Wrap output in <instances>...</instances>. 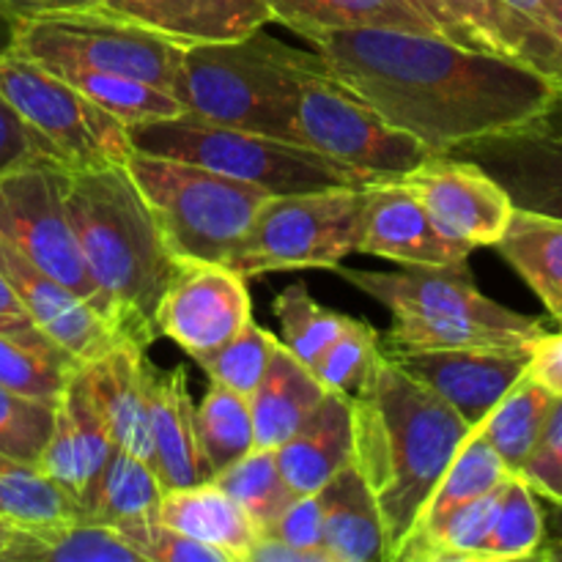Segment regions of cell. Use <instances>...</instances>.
Wrapping results in <instances>:
<instances>
[{
	"label": "cell",
	"mask_w": 562,
	"mask_h": 562,
	"mask_svg": "<svg viewBox=\"0 0 562 562\" xmlns=\"http://www.w3.org/2000/svg\"><path fill=\"white\" fill-rule=\"evenodd\" d=\"M64 190L66 168L58 162L27 165L0 176V236L119 329L71 234Z\"/></svg>",
	"instance_id": "12"
},
{
	"label": "cell",
	"mask_w": 562,
	"mask_h": 562,
	"mask_svg": "<svg viewBox=\"0 0 562 562\" xmlns=\"http://www.w3.org/2000/svg\"><path fill=\"white\" fill-rule=\"evenodd\" d=\"M536 560H562V536L554 538V541H547V538H543Z\"/></svg>",
	"instance_id": "55"
},
{
	"label": "cell",
	"mask_w": 562,
	"mask_h": 562,
	"mask_svg": "<svg viewBox=\"0 0 562 562\" xmlns=\"http://www.w3.org/2000/svg\"><path fill=\"white\" fill-rule=\"evenodd\" d=\"M439 36L516 60L562 88V53L549 31L516 14L503 0H409Z\"/></svg>",
	"instance_id": "17"
},
{
	"label": "cell",
	"mask_w": 562,
	"mask_h": 562,
	"mask_svg": "<svg viewBox=\"0 0 562 562\" xmlns=\"http://www.w3.org/2000/svg\"><path fill=\"white\" fill-rule=\"evenodd\" d=\"M9 44L36 64H82L135 77L173 93L181 66L179 42L102 9L60 11L9 25Z\"/></svg>",
	"instance_id": "9"
},
{
	"label": "cell",
	"mask_w": 562,
	"mask_h": 562,
	"mask_svg": "<svg viewBox=\"0 0 562 562\" xmlns=\"http://www.w3.org/2000/svg\"><path fill=\"white\" fill-rule=\"evenodd\" d=\"M3 47H5V44H3ZM3 47H0V49H3Z\"/></svg>",
	"instance_id": "56"
},
{
	"label": "cell",
	"mask_w": 562,
	"mask_h": 562,
	"mask_svg": "<svg viewBox=\"0 0 562 562\" xmlns=\"http://www.w3.org/2000/svg\"><path fill=\"white\" fill-rule=\"evenodd\" d=\"M113 437L93 406L86 384L80 382V373H75L55 406L53 434H49L36 467L58 486H64L82 508V497L102 472L104 461L113 456Z\"/></svg>",
	"instance_id": "23"
},
{
	"label": "cell",
	"mask_w": 562,
	"mask_h": 562,
	"mask_svg": "<svg viewBox=\"0 0 562 562\" xmlns=\"http://www.w3.org/2000/svg\"><path fill=\"white\" fill-rule=\"evenodd\" d=\"M44 69L64 77L77 91L86 93L91 102H97L99 108L108 110L110 115H115L126 126L143 124V121L176 119V115L184 113V108H181L173 93L135 80V77L110 75V71H99L82 64H49Z\"/></svg>",
	"instance_id": "36"
},
{
	"label": "cell",
	"mask_w": 562,
	"mask_h": 562,
	"mask_svg": "<svg viewBox=\"0 0 562 562\" xmlns=\"http://www.w3.org/2000/svg\"><path fill=\"white\" fill-rule=\"evenodd\" d=\"M0 93L64 168L126 165L135 151L126 124L11 44L0 49Z\"/></svg>",
	"instance_id": "10"
},
{
	"label": "cell",
	"mask_w": 562,
	"mask_h": 562,
	"mask_svg": "<svg viewBox=\"0 0 562 562\" xmlns=\"http://www.w3.org/2000/svg\"><path fill=\"white\" fill-rule=\"evenodd\" d=\"M322 549L333 562H384L382 510L355 464L322 488Z\"/></svg>",
	"instance_id": "27"
},
{
	"label": "cell",
	"mask_w": 562,
	"mask_h": 562,
	"mask_svg": "<svg viewBox=\"0 0 562 562\" xmlns=\"http://www.w3.org/2000/svg\"><path fill=\"white\" fill-rule=\"evenodd\" d=\"M195 417L198 442L212 477L256 448L250 404L245 395L212 382L201 404L195 406Z\"/></svg>",
	"instance_id": "37"
},
{
	"label": "cell",
	"mask_w": 562,
	"mask_h": 562,
	"mask_svg": "<svg viewBox=\"0 0 562 562\" xmlns=\"http://www.w3.org/2000/svg\"><path fill=\"white\" fill-rule=\"evenodd\" d=\"M212 481L245 508V514L250 516L261 536L296 499V494L285 483L283 472H280L274 450L252 448L250 453L241 456L236 464L214 475Z\"/></svg>",
	"instance_id": "38"
},
{
	"label": "cell",
	"mask_w": 562,
	"mask_h": 562,
	"mask_svg": "<svg viewBox=\"0 0 562 562\" xmlns=\"http://www.w3.org/2000/svg\"><path fill=\"white\" fill-rule=\"evenodd\" d=\"M247 278L225 263L179 261L159 296L154 327L198 360L234 338L250 322Z\"/></svg>",
	"instance_id": "14"
},
{
	"label": "cell",
	"mask_w": 562,
	"mask_h": 562,
	"mask_svg": "<svg viewBox=\"0 0 562 562\" xmlns=\"http://www.w3.org/2000/svg\"><path fill=\"white\" fill-rule=\"evenodd\" d=\"M162 494L165 488L151 461L115 448L82 497V514L86 521H99L119 530L132 521L157 516Z\"/></svg>",
	"instance_id": "31"
},
{
	"label": "cell",
	"mask_w": 562,
	"mask_h": 562,
	"mask_svg": "<svg viewBox=\"0 0 562 562\" xmlns=\"http://www.w3.org/2000/svg\"><path fill=\"white\" fill-rule=\"evenodd\" d=\"M516 477H521L538 497H547L562 508V398H554L547 426Z\"/></svg>",
	"instance_id": "45"
},
{
	"label": "cell",
	"mask_w": 562,
	"mask_h": 562,
	"mask_svg": "<svg viewBox=\"0 0 562 562\" xmlns=\"http://www.w3.org/2000/svg\"><path fill=\"white\" fill-rule=\"evenodd\" d=\"M126 130H130L135 151L201 165L258 190H267L269 195L373 184L371 176L357 173L302 143L212 124L190 113H181L176 119L143 121Z\"/></svg>",
	"instance_id": "6"
},
{
	"label": "cell",
	"mask_w": 562,
	"mask_h": 562,
	"mask_svg": "<svg viewBox=\"0 0 562 562\" xmlns=\"http://www.w3.org/2000/svg\"><path fill=\"white\" fill-rule=\"evenodd\" d=\"M351 464L382 510L384 562H395L472 426L382 349L368 379L351 395Z\"/></svg>",
	"instance_id": "2"
},
{
	"label": "cell",
	"mask_w": 562,
	"mask_h": 562,
	"mask_svg": "<svg viewBox=\"0 0 562 562\" xmlns=\"http://www.w3.org/2000/svg\"><path fill=\"white\" fill-rule=\"evenodd\" d=\"M119 532L135 549L140 562H225L223 554L203 547L201 541L184 536V532L173 530L157 516L119 527Z\"/></svg>",
	"instance_id": "44"
},
{
	"label": "cell",
	"mask_w": 562,
	"mask_h": 562,
	"mask_svg": "<svg viewBox=\"0 0 562 562\" xmlns=\"http://www.w3.org/2000/svg\"><path fill=\"white\" fill-rule=\"evenodd\" d=\"M357 252L404 267H450L464 263L472 247L448 239L404 181L384 179L366 187V217Z\"/></svg>",
	"instance_id": "18"
},
{
	"label": "cell",
	"mask_w": 562,
	"mask_h": 562,
	"mask_svg": "<svg viewBox=\"0 0 562 562\" xmlns=\"http://www.w3.org/2000/svg\"><path fill=\"white\" fill-rule=\"evenodd\" d=\"M554 395L543 390L536 379L525 376L503 395L497 406L477 423V431L486 437L494 453L503 459L510 475L521 470L530 450L536 448L538 437H541L547 417L552 412Z\"/></svg>",
	"instance_id": "35"
},
{
	"label": "cell",
	"mask_w": 562,
	"mask_h": 562,
	"mask_svg": "<svg viewBox=\"0 0 562 562\" xmlns=\"http://www.w3.org/2000/svg\"><path fill=\"white\" fill-rule=\"evenodd\" d=\"M151 366L154 362L146 360V346L124 338L97 360L82 362L77 371L115 448L130 450L146 461H151V434H148Z\"/></svg>",
	"instance_id": "20"
},
{
	"label": "cell",
	"mask_w": 562,
	"mask_h": 562,
	"mask_svg": "<svg viewBox=\"0 0 562 562\" xmlns=\"http://www.w3.org/2000/svg\"><path fill=\"white\" fill-rule=\"evenodd\" d=\"M0 272L16 291L25 311L31 313L33 324L60 349L69 351L80 366L97 360L126 338L75 291L33 267L3 236H0Z\"/></svg>",
	"instance_id": "19"
},
{
	"label": "cell",
	"mask_w": 562,
	"mask_h": 562,
	"mask_svg": "<svg viewBox=\"0 0 562 562\" xmlns=\"http://www.w3.org/2000/svg\"><path fill=\"white\" fill-rule=\"evenodd\" d=\"M351 395L344 393H327L311 420L280 448H274L280 472L296 497L322 492L338 472L351 467Z\"/></svg>",
	"instance_id": "24"
},
{
	"label": "cell",
	"mask_w": 562,
	"mask_h": 562,
	"mask_svg": "<svg viewBox=\"0 0 562 562\" xmlns=\"http://www.w3.org/2000/svg\"><path fill=\"white\" fill-rule=\"evenodd\" d=\"M80 362L44 333L0 335V384L25 398L58 404Z\"/></svg>",
	"instance_id": "34"
},
{
	"label": "cell",
	"mask_w": 562,
	"mask_h": 562,
	"mask_svg": "<svg viewBox=\"0 0 562 562\" xmlns=\"http://www.w3.org/2000/svg\"><path fill=\"white\" fill-rule=\"evenodd\" d=\"M296 132L302 146L373 181L401 179L431 157L420 140L390 126L371 104L335 80L318 53L302 71Z\"/></svg>",
	"instance_id": "11"
},
{
	"label": "cell",
	"mask_w": 562,
	"mask_h": 562,
	"mask_svg": "<svg viewBox=\"0 0 562 562\" xmlns=\"http://www.w3.org/2000/svg\"><path fill=\"white\" fill-rule=\"evenodd\" d=\"M126 170L179 261L225 263L250 231L267 190L173 157L132 151Z\"/></svg>",
	"instance_id": "7"
},
{
	"label": "cell",
	"mask_w": 562,
	"mask_h": 562,
	"mask_svg": "<svg viewBox=\"0 0 562 562\" xmlns=\"http://www.w3.org/2000/svg\"><path fill=\"white\" fill-rule=\"evenodd\" d=\"M42 162H58V159L0 93V176Z\"/></svg>",
	"instance_id": "46"
},
{
	"label": "cell",
	"mask_w": 562,
	"mask_h": 562,
	"mask_svg": "<svg viewBox=\"0 0 562 562\" xmlns=\"http://www.w3.org/2000/svg\"><path fill=\"white\" fill-rule=\"evenodd\" d=\"M66 214L88 272L126 338L148 349L157 338L154 313L176 274L170 250L151 206L126 165L66 168Z\"/></svg>",
	"instance_id": "3"
},
{
	"label": "cell",
	"mask_w": 562,
	"mask_h": 562,
	"mask_svg": "<svg viewBox=\"0 0 562 562\" xmlns=\"http://www.w3.org/2000/svg\"><path fill=\"white\" fill-rule=\"evenodd\" d=\"M547 530L543 514L536 503V492L521 477L510 475L503 486L492 532L481 552V562L536 560Z\"/></svg>",
	"instance_id": "40"
},
{
	"label": "cell",
	"mask_w": 562,
	"mask_h": 562,
	"mask_svg": "<svg viewBox=\"0 0 562 562\" xmlns=\"http://www.w3.org/2000/svg\"><path fill=\"white\" fill-rule=\"evenodd\" d=\"M263 5L272 22L300 33L307 42L355 27L437 33L409 0H263Z\"/></svg>",
	"instance_id": "28"
},
{
	"label": "cell",
	"mask_w": 562,
	"mask_h": 562,
	"mask_svg": "<svg viewBox=\"0 0 562 562\" xmlns=\"http://www.w3.org/2000/svg\"><path fill=\"white\" fill-rule=\"evenodd\" d=\"M148 434L151 467L165 492L212 481L198 442L195 404L187 382V368L148 373Z\"/></svg>",
	"instance_id": "21"
},
{
	"label": "cell",
	"mask_w": 562,
	"mask_h": 562,
	"mask_svg": "<svg viewBox=\"0 0 562 562\" xmlns=\"http://www.w3.org/2000/svg\"><path fill=\"white\" fill-rule=\"evenodd\" d=\"M99 9L179 42H231L272 22L263 0H99Z\"/></svg>",
	"instance_id": "22"
},
{
	"label": "cell",
	"mask_w": 562,
	"mask_h": 562,
	"mask_svg": "<svg viewBox=\"0 0 562 562\" xmlns=\"http://www.w3.org/2000/svg\"><path fill=\"white\" fill-rule=\"evenodd\" d=\"M274 316L283 327L280 344L313 371L324 351L346 329L351 316L318 305L305 283H291L274 296Z\"/></svg>",
	"instance_id": "39"
},
{
	"label": "cell",
	"mask_w": 562,
	"mask_h": 562,
	"mask_svg": "<svg viewBox=\"0 0 562 562\" xmlns=\"http://www.w3.org/2000/svg\"><path fill=\"white\" fill-rule=\"evenodd\" d=\"M3 562H140L115 527L99 521L16 530Z\"/></svg>",
	"instance_id": "32"
},
{
	"label": "cell",
	"mask_w": 562,
	"mask_h": 562,
	"mask_svg": "<svg viewBox=\"0 0 562 562\" xmlns=\"http://www.w3.org/2000/svg\"><path fill=\"white\" fill-rule=\"evenodd\" d=\"M338 278L393 313L384 344L398 351L467 349V346H530L547 329L488 300L472 283L470 267H406L401 272L335 267Z\"/></svg>",
	"instance_id": "5"
},
{
	"label": "cell",
	"mask_w": 562,
	"mask_h": 562,
	"mask_svg": "<svg viewBox=\"0 0 562 562\" xmlns=\"http://www.w3.org/2000/svg\"><path fill=\"white\" fill-rule=\"evenodd\" d=\"M16 530H20V527L11 525V521H5V519H0V562H3L5 552H9V547L14 543Z\"/></svg>",
	"instance_id": "54"
},
{
	"label": "cell",
	"mask_w": 562,
	"mask_h": 562,
	"mask_svg": "<svg viewBox=\"0 0 562 562\" xmlns=\"http://www.w3.org/2000/svg\"><path fill=\"white\" fill-rule=\"evenodd\" d=\"M530 349L532 344L423 351L384 349V355L417 382L434 390L445 404L453 406L475 428L525 376L530 368Z\"/></svg>",
	"instance_id": "16"
},
{
	"label": "cell",
	"mask_w": 562,
	"mask_h": 562,
	"mask_svg": "<svg viewBox=\"0 0 562 562\" xmlns=\"http://www.w3.org/2000/svg\"><path fill=\"white\" fill-rule=\"evenodd\" d=\"M86 9H99V0H0V20L11 25V22L31 20V16Z\"/></svg>",
	"instance_id": "49"
},
{
	"label": "cell",
	"mask_w": 562,
	"mask_h": 562,
	"mask_svg": "<svg viewBox=\"0 0 562 562\" xmlns=\"http://www.w3.org/2000/svg\"><path fill=\"white\" fill-rule=\"evenodd\" d=\"M278 344L280 340L269 329L258 327L250 318L234 338L225 340L212 355L198 357L195 362L214 384H223V387L250 398L252 390L261 384Z\"/></svg>",
	"instance_id": "41"
},
{
	"label": "cell",
	"mask_w": 562,
	"mask_h": 562,
	"mask_svg": "<svg viewBox=\"0 0 562 562\" xmlns=\"http://www.w3.org/2000/svg\"><path fill=\"white\" fill-rule=\"evenodd\" d=\"M379 351H382V338H379L376 329L371 324L351 318L344 333L324 351L322 360L313 366V373L329 393L355 395L371 373Z\"/></svg>",
	"instance_id": "42"
},
{
	"label": "cell",
	"mask_w": 562,
	"mask_h": 562,
	"mask_svg": "<svg viewBox=\"0 0 562 562\" xmlns=\"http://www.w3.org/2000/svg\"><path fill=\"white\" fill-rule=\"evenodd\" d=\"M42 329L33 324L31 313L20 302L16 291L0 272V335H36Z\"/></svg>",
	"instance_id": "50"
},
{
	"label": "cell",
	"mask_w": 562,
	"mask_h": 562,
	"mask_svg": "<svg viewBox=\"0 0 562 562\" xmlns=\"http://www.w3.org/2000/svg\"><path fill=\"white\" fill-rule=\"evenodd\" d=\"M247 562H329V558L322 549H296L278 538L261 536L250 549Z\"/></svg>",
	"instance_id": "51"
},
{
	"label": "cell",
	"mask_w": 562,
	"mask_h": 562,
	"mask_svg": "<svg viewBox=\"0 0 562 562\" xmlns=\"http://www.w3.org/2000/svg\"><path fill=\"white\" fill-rule=\"evenodd\" d=\"M503 3L547 31V25H543V0H503Z\"/></svg>",
	"instance_id": "53"
},
{
	"label": "cell",
	"mask_w": 562,
	"mask_h": 562,
	"mask_svg": "<svg viewBox=\"0 0 562 562\" xmlns=\"http://www.w3.org/2000/svg\"><path fill=\"white\" fill-rule=\"evenodd\" d=\"M366 187L267 198L228 267L241 278L340 267L360 245Z\"/></svg>",
	"instance_id": "8"
},
{
	"label": "cell",
	"mask_w": 562,
	"mask_h": 562,
	"mask_svg": "<svg viewBox=\"0 0 562 562\" xmlns=\"http://www.w3.org/2000/svg\"><path fill=\"white\" fill-rule=\"evenodd\" d=\"M494 247L562 327V217L514 206Z\"/></svg>",
	"instance_id": "30"
},
{
	"label": "cell",
	"mask_w": 562,
	"mask_h": 562,
	"mask_svg": "<svg viewBox=\"0 0 562 562\" xmlns=\"http://www.w3.org/2000/svg\"><path fill=\"white\" fill-rule=\"evenodd\" d=\"M55 406L25 398L0 384V453L38 464L55 426Z\"/></svg>",
	"instance_id": "43"
},
{
	"label": "cell",
	"mask_w": 562,
	"mask_h": 562,
	"mask_svg": "<svg viewBox=\"0 0 562 562\" xmlns=\"http://www.w3.org/2000/svg\"><path fill=\"white\" fill-rule=\"evenodd\" d=\"M543 25L552 33L562 53V0H543Z\"/></svg>",
	"instance_id": "52"
},
{
	"label": "cell",
	"mask_w": 562,
	"mask_h": 562,
	"mask_svg": "<svg viewBox=\"0 0 562 562\" xmlns=\"http://www.w3.org/2000/svg\"><path fill=\"white\" fill-rule=\"evenodd\" d=\"M453 154L494 176L514 206L562 217V88H554L552 99L525 124Z\"/></svg>",
	"instance_id": "13"
},
{
	"label": "cell",
	"mask_w": 562,
	"mask_h": 562,
	"mask_svg": "<svg viewBox=\"0 0 562 562\" xmlns=\"http://www.w3.org/2000/svg\"><path fill=\"white\" fill-rule=\"evenodd\" d=\"M322 525H324V503H322V494L316 492V494H305V497H296L294 503H291L289 508L272 521V527H269L263 536L278 538V541L291 543V547L296 549H322Z\"/></svg>",
	"instance_id": "47"
},
{
	"label": "cell",
	"mask_w": 562,
	"mask_h": 562,
	"mask_svg": "<svg viewBox=\"0 0 562 562\" xmlns=\"http://www.w3.org/2000/svg\"><path fill=\"white\" fill-rule=\"evenodd\" d=\"M327 393L329 390L318 382L316 373L278 344L261 384L247 398L256 448L274 450L294 437L322 406Z\"/></svg>",
	"instance_id": "26"
},
{
	"label": "cell",
	"mask_w": 562,
	"mask_h": 562,
	"mask_svg": "<svg viewBox=\"0 0 562 562\" xmlns=\"http://www.w3.org/2000/svg\"><path fill=\"white\" fill-rule=\"evenodd\" d=\"M313 47L335 80L431 154L525 124L558 88L516 60L437 33L355 27L313 38Z\"/></svg>",
	"instance_id": "1"
},
{
	"label": "cell",
	"mask_w": 562,
	"mask_h": 562,
	"mask_svg": "<svg viewBox=\"0 0 562 562\" xmlns=\"http://www.w3.org/2000/svg\"><path fill=\"white\" fill-rule=\"evenodd\" d=\"M157 519L220 552L225 562H247L261 538L245 508L214 481L165 492Z\"/></svg>",
	"instance_id": "25"
},
{
	"label": "cell",
	"mask_w": 562,
	"mask_h": 562,
	"mask_svg": "<svg viewBox=\"0 0 562 562\" xmlns=\"http://www.w3.org/2000/svg\"><path fill=\"white\" fill-rule=\"evenodd\" d=\"M313 60L316 53L261 31L231 42L190 44L181 53L173 97L195 119L300 143L296 99L302 71Z\"/></svg>",
	"instance_id": "4"
},
{
	"label": "cell",
	"mask_w": 562,
	"mask_h": 562,
	"mask_svg": "<svg viewBox=\"0 0 562 562\" xmlns=\"http://www.w3.org/2000/svg\"><path fill=\"white\" fill-rule=\"evenodd\" d=\"M0 519L22 530H38L82 521L86 514L80 503L36 464L0 453Z\"/></svg>",
	"instance_id": "33"
},
{
	"label": "cell",
	"mask_w": 562,
	"mask_h": 562,
	"mask_svg": "<svg viewBox=\"0 0 562 562\" xmlns=\"http://www.w3.org/2000/svg\"><path fill=\"white\" fill-rule=\"evenodd\" d=\"M508 477L510 472L508 467L503 464V459L494 453V448L486 442V437H483L477 428H472L470 437H467L464 442H461V448L456 450L453 461H450V467L445 470V475L439 477V483L434 486L431 497L423 505L420 516H417L415 521V530H412L409 538L404 541L398 558L406 549L420 547L423 541H428V538L445 525V519H448L453 510L472 503V499L483 497V494L494 492V488L503 486ZM398 558H395V562H398Z\"/></svg>",
	"instance_id": "29"
},
{
	"label": "cell",
	"mask_w": 562,
	"mask_h": 562,
	"mask_svg": "<svg viewBox=\"0 0 562 562\" xmlns=\"http://www.w3.org/2000/svg\"><path fill=\"white\" fill-rule=\"evenodd\" d=\"M527 376L536 379L554 398H562V329L560 333H543L541 338L532 340Z\"/></svg>",
	"instance_id": "48"
},
{
	"label": "cell",
	"mask_w": 562,
	"mask_h": 562,
	"mask_svg": "<svg viewBox=\"0 0 562 562\" xmlns=\"http://www.w3.org/2000/svg\"><path fill=\"white\" fill-rule=\"evenodd\" d=\"M401 181L420 198L428 217L448 239L472 250L497 245L514 214V201L499 181L456 154H431Z\"/></svg>",
	"instance_id": "15"
}]
</instances>
